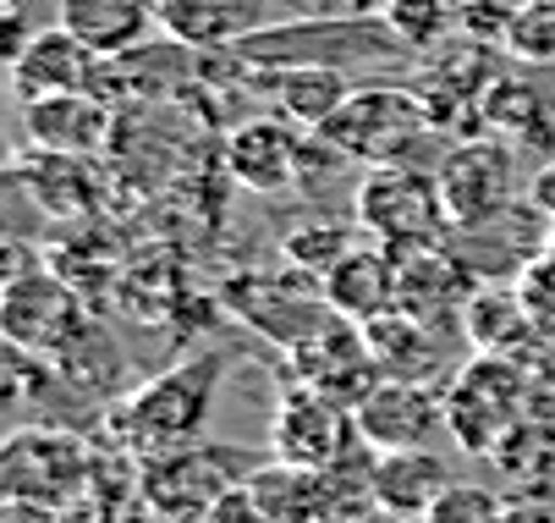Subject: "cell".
<instances>
[{"label": "cell", "instance_id": "cell-1", "mask_svg": "<svg viewBox=\"0 0 555 523\" xmlns=\"http://www.w3.org/2000/svg\"><path fill=\"white\" fill-rule=\"evenodd\" d=\"M220 375H225V358L198 353V358L166 369V375H154L149 386H138L132 397H121L111 413V435L121 441V452L149 463L160 452H177V446H193L215 408Z\"/></svg>", "mask_w": 555, "mask_h": 523}, {"label": "cell", "instance_id": "cell-2", "mask_svg": "<svg viewBox=\"0 0 555 523\" xmlns=\"http://www.w3.org/2000/svg\"><path fill=\"white\" fill-rule=\"evenodd\" d=\"M236 61H264V66H358V61H390L402 55V39L385 28V17H292L248 34L231 44Z\"/></svg>", "mask_w": 555, "mask_h": 523}, {"label": "cell", "instance_id": "cell-3", "mask_svg": "<svg viewBox=\"0 0 555 523\" xmlns=\"http://www.w3.org/2000/svg\"><path fill=\"white\" fill-rule=\"evenodd\" d=\"M352 220L363 227V238L385 243L390 254L435 248L451 232L440 182H435V171H418V166H374L358 182Z\"/></svg>", "mask_w": 555, "mask_h": 523}, {"label": "cell", "instance_id": "cell-4", "mask_svg": "<svg viewBox=\"0 0 555 523\" xmlns=\"http://www.w3.org/2000/svg\"><path fill=\"white\" fill-rule=\"evenodd\" d=\"M440 132L418 100V89H390V84H369L352 89L347 105L320 127L325 143H336L347 161H369V166H413V149Z\"/></svg>", "mask_w": 555, "mask_h": 523}, {"label": "cell", "instance_id": "cell-5", "mask_svg": "<svg viewBox=\"0 0 555 523\" xmlns=\"http://www.w3.org/2000/svg\"><path fill=\"white\" fill-rule=\"evenodd\" d=\"M528 413V375L506 353H479L446 386V430L462 452H501Z\"/></svg>", "mask_w": 555, "mask_h": 523}, {"label": "cell", "instance_id": "cell-6", "mask_svg": "<svg viewBox=\"0 0 555 523\" xmlns=\"http://www.w3.org/2000/svg\"><path fill=\"white\" fill-rule=\"evenodd\" d=\"M517 143H506L501 132L490 138H462L440 155V199H446V215H451V232L456 227H479V220L501 215L517 204Z\"/></svg>", "mask_w": 555, "mask_h": 523}, {"label": "cell", "instance_id": "cell-7", "mask_svg": "<svg viewBox=\"0 0 555 523\" xmlns=\"http://www.w3.org/2000/svg\"><path fill=\"white\" fill-rule=\"evenodd\" d=\"M7 496L12 501H34V507H61L94 474V452L83 435L72 430H23L7 441Z\"/></svg>", "mask_w": 555, "mask_h": 523}, {"label": "cell", "instance_id": "cell-8", "mask_svg": "<svg viewBox=\"0 0 555 523\" xmlns=\"http://www.w3.org/2000/svg\"><path fill=\"white\" fill-rule=\"evenodd\" d=\"M292 369H297L302 386L325 392V397L341 403L347 413H352V408L379 386V375H385V369L374 363V353H369L363 326L347 320V315H325L302 342H292Z\"/></svg>", "mask_w": 555, "mask_h": 523}, {"label": "cell", "instance_id": "cell-9", "mask_svg": "<svg viewBox=\"0 0 555 523\" xmlns=\"http://www.w3.org/2000/svg\"><path fill=\"white\" fill-rule=\"evenodd\" d=\"M0 326H7L12 347H28L34 358H61L77 331L89 326L83 315V297H77L61 276L50 270H17L7 281V309H0Z\"/></svg>", "mask_w": 555, "mask_h": 523}, {"label": "cell", "instance_id": "cell-10", "mask_svg": "<svg viewBox=\"0 0 555 523\" xmlns=\"http://www.w3.org/2000/svg\"><path fill=\"white\" fill-rule=\"evenodd\" d=\"M225 463H236V452H215V446H177V452H160V458H149L143 474H138V496L154 507V518H166V523H198V512L225 496L231 485H243V480H231Z\"/></svg>", "mask_w": 555, "mask_h": 523}, {"label": "cell", "instance_id": "cell-11", "mask_svg": "<svg viewBox=\"0 0 555 523\" xmlns=\"http://www.w3.org/2000/svg\"><path fill=\"white\" fill-rule=\"evenodd\" d=\"M358 424L341 403H331L325 392H313V386H292L281 403H275V424H270V452L292 469H313V474H325L347 446H352Z\"/></svg>", "mask_w": 555, "mask_h": 523}, {"label": "cell", "instance_id": "cell-12", "mask_svg": "<svg viewBox=\"0 0 555 523\" xmlns=\"http://www.w3.org/2000/svg\"><path fill=\"white\" fill-rule=\"evenodd\" d=\"M352 424L374 452H413L446 424V397L429 392L418 375H379V386L352 408Z\"/></svg>", "mask_w": 555, "mask_h": 523}, {"label": "cell", "instance_id": "cell-13", "mask_svg": "<svg viewBox=\"0 0 555 523\" xmlns=\"http://www.w3.org/2000/svg\"><path fill=\"white\" fill-rule=\"evenodd\" d=\"M105 78V55H94L72 28L50 23L34 28L28 44L12 55V94L17 105L44 100V94H77V89H100Z\"/></svg>", "mask_w": 555, "mask_h": 523}, {"label": "cell", "instance_id": "cell-14", "mask_svg": "<svg viewBox=\"0 0 555 523\" xmlns=\"http://www.w3.org/2000/svg\"><path fill=\"white\" fill-rule=\"evenodd\" d=\"M225 171L248 193H286L302 171V127H292L286 116H248L225 132Z\"/></svg>", "mask_w": 555, "mask_h": 523}, {"label": "cell", "instance_id": "cell-15", "mask_svg": "<svg viewBox=\"0 0 555 523\" xmlns=\"http://www.w3.org/2000/svg\"><path fill=\"white\" fill-rule=\"evenodd\" d=\"M111 100L100 89H77V94H44L23 105V138L44 155H100L111 143Z\"/></svg>", "mask_w": 555, "mask_h": 523}, {"label": "cell", "instance_id": "cell-16", "mask_svg": "<svg viewBox=\"0 0 555 523\" xmlns=\"http://www.w3.org/2000/svg\"><path fill=\"white\" fill-rule=\"evenodd\" d=\"M297 12V0H160V28L188 50H231L270 28V12Z\"/></svg>", "mask_w": 555, "mask_h": 523}, {"label": "cell", "instance_id": "cell-17", "mask_svg": "<svg viewBox=\"0 0 555 523\" xmlns=\"http://www.w3.org/2000/svg\"><path fill=\"white\" fill-rule=\"evenodd\" d=\"M55 23L72 28L94 55L121 61L160 23V7L154 0H55Z\"/></svg>", "mask_w": 555, "mask_h": 523}, {"label": "cell", "instance_id": "cell-18", "mask_svg": "<svg viewBox=\"0 0 555 523\" xmlns=\"http://www.w3.org/2000/svg\"><path fill=\"white\" fill-rule=\"evenodd\" d=\"M325 304H331V315H347V320H374V315H385L390 304H396V254L385 248V243H363V248H352L325 281Z\"/></svg>", "mask_w": 555, "mask_h": 523}, {"label": "cell", "instance_id": "cell-19", "mask_svg": "<svg viewBox=\"0 0 555 523\" xmlns=\"http://www.w3.org/2000/svg\"><path fill=\"white\" fill-rule=\"evenodd\" d=\"M446 485H451L446 463L429 452V446H413V452H379V463H374V501L390 518L424 523V512L440 501Z\"/></svg>", "mask_w": 555, "mask_h": 523}, {"label": "cell", "instance_id": "cell-20", "mask_svg": "<svg viewBox=\"0 0 555 523\" xmlns=\"http://www.w3.org/2000/svg\"><path fill=\"white\" fill-rule=\"evenodd\" d=\"M275 116H286L302 132H320L352 94V78L341 66H275Z\"/></svg>", "mask_w": 555, "mask_h": 523}, {"label": "cell", "instance_id": "cell-21", "mask_svg": "<svg viewBox=\"0 0 555 523\" xmlns=\"http://www.w3.org/2000/svg\"><path fill=\"white\" fill-rule=\"evenodd\" d=\"M533 309H528V297H522V286H473V297L462 304V331H467V342L479 347V353H517V342H528V331H533Z\"/></svg>", "mask_w": 555, "mask_h": 523}, {"label": "cell", "instance_id": "cell-22", "mask_svg": "<svg viewBox=\"0 0 555 523\" xmlns=\"http://www.w3.org/2000/svg\"><path fill=\"white\" fill-rule=\"evenodd\" d=\"M479 122L490 132H501L506 143H544L550 138V100L539 89H528V78L495 72V84L485 89Z\"/></svg>", "mask_w": 555, "mask_h": 523}, {"label": "cell", "instance_id": "cell-23", "mask_svg": "<svg viewBox=\"0 0 555 523\" xmlns=\"http://www.w3.org/2000/svg\"><path fill=\"white\" fill-rule=\"evenodd\" d=\"M363 336H369V353L374 363L385 369V375H418V363H424V347H429V320L408 315L402 304H390L385 315L363 320Z\"/></svg>", "mask_w": 555, "mask_h": 523}, {"label": "cell", "instance_id": "cell-24", "mask_svg": "<svg viewBox=\"0 0 555 523\" xmlns=\"http://www.w3.org/2000/svg\"><path fill=\"white\" fill-rule=\"evenodd\" d=\"M358 220H302V227L286 232L281 254L297 276H313V281H325L352 248H358Z\"/></svg>", "mask_w": 555, "mask_h": 523}, {"label": "cell", "instance_id": "cell-25", "mask_svg": "<svg viewBox=\"0 0 555 523\" xmlns=\"http://www.w3.org/2000/svg\"><path fill=\"white\" fill-rule=\"evenodd\" d=\"M379 17L408 55H424L456 28V0H379Z\"/></svg>", "mask_w": 555, "mask_h": 523}, {"label": "cell", "instance_id": "cell-26", "mask_svg": "<svg viewBox=\"0 0 555 523\" xmlns=\"http://www.w3.org/2000/svg\"><path fill=\"white\" fill-rule=\"evenodd\" d=\"M501 50L517 66H555V0H522V7H512Z\"/></svg>", "mask_w": 555, "mask_h": 523}, {"label": "cell", "instance_id": "cell-27", "mask_svg": "<svg viewBox=\"0 0 555 523\" xmlns=\"http://www.w3.org/2000/svg\"><path fill=\"white\" fill-rule=\"evenodd\" d=\"M501 496H490L485 485H446L440 501L424 512V523H495L501 518Z\"/></svg>", "mask_w": 555, "mask_h": 523}, {"label": "cell", "instance_id": "cell-28", "mask_svg": "<svg viewBox=\"0 0 555 523\" xmlns=\"http://www.w3.org/2000/svg\"><path fill=\"white\" fill-rule=\"evenodd\" d=\"M506 23H512V7H495V0H456V28L473 39V44H506Z\"/></svg>", "mask_w": 555, "mask_h": 523}, {"label": "cell", "instance_id": "cell-29", "mask_svg": "<svg viewBox=\"0 0 555 523\" xmlns=\"http://www.w3.org/2000/svg\"><path fill=\"white\" fill-rule=\"evenodd\" d=\"M198 523H270V518H264V507L254 501V490H248V480H243V485H231L225 496H215V501L198 512Z\"/></svg>", "mask_w": 555, "mask_h": 523}, {"label": "cell", "instance_id": "cell-30", "mask_svg": "<svg viewBox=\"0 0 555 523\" xmlns=\"http://www.w3.org/2000/svg\"><path fill=\"white\" fill-rule=\"evenodd\" d=\"M522 297H528V309H533V315L555 320V243L539 254L533 270H522Z\"/></svg>", "mask_w": 555, "mask_h": 523}, {"label": "cell", "instance_id": "cell-31", "mask_svg": "<svg viewBox=\"0 0 555 523\" xmlns=\"http://www.w3.org/2000/svg\"><path fill=\"white\" fill-rule=\"evenodd\" d=\"M533 209L555 220V161H550V166H544V171L533 177Z\"/></svg>", "mask_w": 555, "mask_h": 523}, {"label": "cell", "instance_id": "cell-32", "mask_svg": "<svg viewBox=\"0 0 555 523\" xmlns=\"http://www.w3.org/2000/svg\"><path fill=\"white\" fill-rule=\"evenodd\" d=\"M495 523H555V518H539V512L528 518V507H501V518H495Z\"/></svg>", "mask_w": 555, "mask_h": 523}, {"label": "cell", "instance_id": "cell-33", "mask_svg": "<svg viewBox=\"0 0 555 523\" xmlns=\"http://www.w3.org/2000/svg\"><path fill=\"white\" fill-rule=\"evenodd\" d=\"M154 7H160V0H154Z\"/></svg>", "mask_w": 555, "mask_h": 523}]
</instances>
